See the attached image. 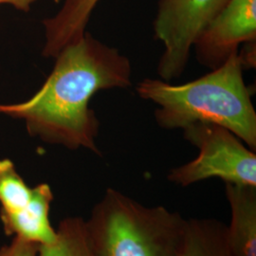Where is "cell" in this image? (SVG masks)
Instances as JSON below:
<instances>
[{
	"label": "cell",
	"instance_id": "obj_1",
	"mask_svg": "<svg viewBox=\"0 0 256 256\" xmlns=\"http://www.w3.org/2000/svg\"><path fill=\"white\" fill-rule=\"evenodd\" d=\"M55 58L41 88L24 102L0 104V113L24 120L30 135L46 142L101 155L96 144L100 122L90 102L97 92L132 84L130 60L86 32Z\"/></svg>",
	"mask_w": 256,
	"mask_h": 256
},
{
	"label": "cell",
	"instance_id": "obj_2",
	"mask_svg": "<svg viewBox=\"0 0 256 256\" xmlns=\"http://www.w3.org/2000/svg\"><path fill=\"white\" fill-rule=\"evenodd\" d=\"M238 52L209 74L182 84L146 78L138 84V95L156 104L154 115L160 128L172 130L196 122L214 124L256 151V112Z\"/></svg>",
	"mask_w": 256,
	"mask_h": 256
},
{
	"label": "cell",
	"instance_id": "obj_3",
	"mask_svg": "<svg viewBox=\"0 0 256 256\" xmlns=\"http://www.w3.org/2000/svg\"><path fill=\"white\" fill-rule=\"evenodd\" d=\"M186 221L108 188L84 223L93 256H180Z\"/></svg>",
	"mask_w": 256,
	"mask_h": 256
},
{
	"label": "cell",
	"instance_id": "obj_4",
	"mask_svg": "<svg viewBox=\"0 0 256 256\" xmlns=\"http://www.w3.org/2000/svg\"><path fill=\"white\" fill-rule=\"evenodd\" d=\"M183 137L198 149L191 162L173 168L168 180L182 187L216 178L225 183L256 186V155L227 128L196 122L184 128Z\"/></svg>",
	"mask_w": 256,
	"mask_h": 256
},
{
	"label": "cell",
	"instance_id": "obj_5",
	"mask_svg": "<svg viewBox=\"0 0 256 256\" xmlns=\"http://www.w3.org/2000/svg\"><path fill=\"white\" fill-rule=\"evenodd\" d=\"M229 0H160L153 28L164 50L156 72L171 82L182 75L202 32Z\"/></svg>",
	"mask_w": 256,
	"mask_h": 256
},
{
	"label": "cell",
	"instance_id": "obj_6",
	"mask_svg": "<svg viewBox=\"0 0 256 256\" xmlns=\"http://www.w3.org/2000/svg\"><path fill=\"white\" fill-rule=\"evenodd\" d=\"M256 41V0H229L196 41L200 64L214 70L241 44Z\"/></svg>",
	"mask_w": 256,
	"mask_h": 256
},
{
	"label": "cell",
	"instance_id": "obj_7",
	"mask_svg": "<svg viewBox=\"0 0 256 256\" xmlns=\"http://www.w3.org/2000/svg\"><path fill=\"white\" fill-rule=\"evenodd\" d=\"M54 200L52 188L46 183L32 187V196L23 210L16 212H0V220L7 236H14L38 245L52 243L56 230L50 222V208Z\"/></svg>",
	"mask_w": 256,
	"mask_h": 256
},
{
	"label": "cell",
	"instance_id": "obj_8",
	"mask_svg": "<svg viewBox=\"0 0 256 256\" xmlns=\"http://www.w3.org/2000/svg\"><path fill=\"white\" fill-rule=\"evenodd\" d=\"M230 208L227 239L232 256H256V186L225 183Z\"/></svg>",
	"mask_w": 256,
	"mask_h": 256
},
{
	"label": "cell",
	"instance_id": "obj_9",
	"mask_svg": "<svg viewBox=\"0 0 256 256\" xmlns=\"http://www.w3.org/2000/svg\"><path fill=\"white\" fill-rule=\"evenodd\" d=\"M100 1L64 0L63 7L54 16L43 21L46 32L43 55L55 58L63 48L80 39Z\"/></svg>",
	"mask_w": 256,
	"mask_h": 256
},
{
	"label": "cell",
	"instance_id": "obj_10",
	"mask_svg": "<svg viewBox=\"0 0 256 256\" xmlns=\"http://www.w3.org/2000/svg\"><path fill=\"white\" fill-rule=\"evenodd\" d=\"M180 256H232L227 225L214 218L187 220Z\"/></svg>",
	"mask_w": 256,
	"mask_h": 256
},
{
	"label": "cell",
	"instance_id": "obj_11",
	"mask_svg": "<svg viewBox=\"0 0 256 256\" xmlns=\"http://www.w3.org/2000/svg\"><path fill=\"white\" fill-rule=\"evenodd\" d=\"M37 256H93L88 244L86 223L81 218L62 220L52 243L39 245Z\"/></svg>",
	"mask_w": 256,
	"mask_h": 256
},
{
	"label": "cell",
	"instance_id": "obj_12",
	"mask_svg": "<svg viewBox=\"0 0 256 256\" xmlns=\"http://www.w3.org/2000/svg\"><path fill=\"white\" fill-rule=\"evenodd\" d=\"M32 187L28 186L9 158L0 160V212L23 210L30 200Z\"/></svg>",
	"mask_w": 256,
	"mask_h": 256
},
{
	"label": "cell",
	"instance_id": "obj_13",
	"mask_svg": "<svg viewBox=\"0 0 256 256\" xmlns=\"http://www.w3.org/2000/svg\"><path fill=\"white\" fill-rule=\"evenodd\" d=\"M38 248L36 243L14 238L9 246L0 248V256H37Z\"/></svg>",
	"mask_w": 256,
	"mask_h": 256
},
{
	"label": "cell",
	"instance_id": "obj_14",
	"mask_svg": "<svg viewBox=\"0 0 256 256\" xmlns=\"http://www.w3.org/2000/svg\"><path fill=\"white\" fill-rule=\"evenodd\" d=\"M37 0H0V4H9L16 9L27 12Z\"/></svg>",
	"mask_w": 256,
	"mask_h": 256
},
{
	"label": "cell",
	"instance_id": "obj_15",
	"mask_svg": "<svg viewBox=\"0 0 256 256\" xmlns=\"http://www.w3.org/2000/svg\"><path fill=\"white\" fill-rule=\"evenodd\" d=\"M62 1H64V0H54L55 3H60V2H62Z\"/></svg>",
	"mask_w": 256,
	"mask_h": 256
}]
</instances>
